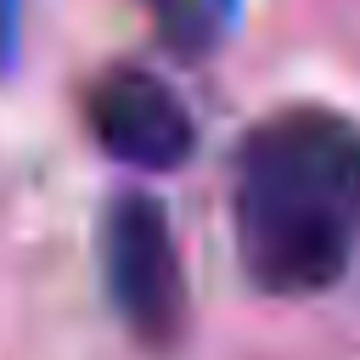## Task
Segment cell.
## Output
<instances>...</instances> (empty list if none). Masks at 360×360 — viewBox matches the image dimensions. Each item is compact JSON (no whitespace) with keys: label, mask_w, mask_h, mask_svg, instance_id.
Segmentation results:
<instances>
[{"label":"cell","mask_w":360,"mask_h":360,"mask_svg":"<svg viewBox=\"0 0 360 360\" xmlns=\"http://www.w3.org/2000/svg\"><path fill=\"white\" fill-rule=\"evenodd\" d=\"M17 45H22V0H0V79L17 62Z\"/></svg>","instance_id":"cell-5"},{"label":"cell","mask_w":360,"mask_h":360,"mask_svg":"<svg viewBox=\"0 0 360 360\" xmlns=\"http://www.w3.org/2000/svg\"><path fill=\"white\" fill-rule=\"evenodd\" d=\"M101 281L124 332L169 354L186 338V264L174 248L169 208L146 191H118L101 214Z\"/></svg>","instance_id":"cell-2"},{"label":"cell","mask_w":360,"mask_h":360,"mask_svg":"<svg viewBox=\"0 0 360 360\" xmlns=\"http://www.w3.org/2000/svg\"><path fill=\"white\" fill-rule=\"evenodd\" d=\"M231 231L259 292L338 287L360 253V124L315 101L264 112L231 158Z\"/></svg>","instance_id":"cell-1"},{"label":"cell","mask_w":360,"mask_h":360,"mask_svg":"<svg viewBox=\"0 0 360 360\" xmlns=\"http://www.w3.org/2000/svg\"><path fill=\"white\" fill-rule=\"evenodd\" d=\"M141 6H146V17H152L158 39H163L174 56H186V62L214 56V51L231 39L236 17H242V0H141Z\"/></svg>","instance_id":"cell-4"},{"label":"cell","mask_w":360,"mask_h":360,"mask_svg":"<svg viewBox=\"0 0 360 360\" xmlns=\"http://www.w3.org/2000/svg\"><path fill=\"white\" fill-rule=\"evenodd\" d=\"M84 124L112 163L141 174H169L197 152L191 107L135 62H112L84 84Z\"/></svg>","instance_id":"cell-3"}]
</instances>
